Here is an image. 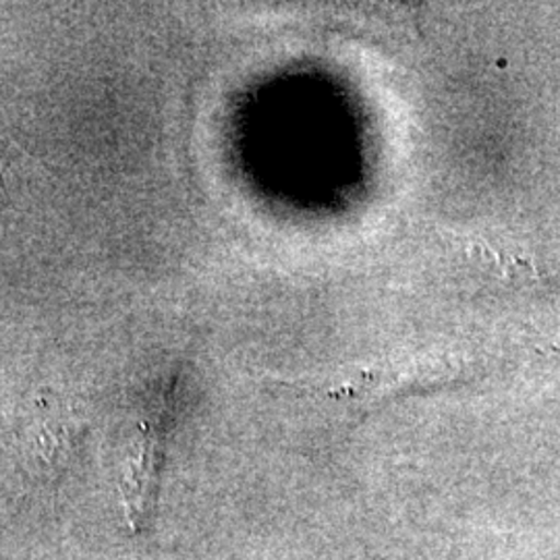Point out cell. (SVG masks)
<instances>
[{
	"label": "cell",
	"instance_id": "obj_1",
	"mask_svg": "<svg viewBox=\"0 0 560 560\" xmlns=\"http://www.w3.org/2000/svg\"><path fill=\"white\" fill-rule=\"evenodd\" d=\"M2 185H4V166H2V161H0V189H2Z\"/></svg>",
	"mask_w": 560,
	"mask_h": 560
}]
</instances>
